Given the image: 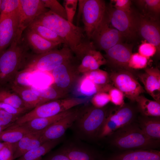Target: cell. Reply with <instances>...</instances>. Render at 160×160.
<instances>
[{"mask_svg":"<svg viewBox=\"0 0 160 160\" xmlns=\"http://www.w3.org/2000/svg\"><path fill=\"white\" fill-rule=\"evenodd\" d=\"M32 23L44 25L54 31L64 41V46L80 60L90 50L95 48L93 41L87 38L83 28L49 10L37 17Z\"/></svg>","mask_w":160,"mask_h":160,"instance_id":"obj_1","label":"cell"},{"mask_svg":"<svg viewBox=\"0 0 160 160\" xmlns=\"http://www.w3.org/2000/svg\"><path fill=\"white\" fill-rule=\"evenodd\" d=\"M20 32L9 47L0 54V83H12L18 72L25 67L29 47Z\"/></svg>","mask_w":160,"mask_h":160,"instance_id":"obj_2","label":"cell"},{"mask_svg":"<svg viewBox=\"0 0 160 160\" xmlns=\"http://www.w3.org/2000/svg\"><path fill=\"white\" fill-rule=\"evenodd\" d=\"M108 137L111 145L121 151L155 149L160 146V140L148 137L140 129L138 123L134 121L118 129Z\"/></svg>","mask_w":160,"mask_h":160,"instance_id":"obj_3","label":"cell"},{"mask_svg":"<svg viewBox=\"0 0 160 160\" xmlns=\"http://www.w3.org/2000/svg\"><path fill=\"white\" fill-rule=\"evenodd\" d=\"M108 111L106 107L98 108L92 105L80 108L71 128L79 139L87 141L94 140L97 138Z\"/></svg>","mask_w":160,"mask_h":160,"instance_id":"obj_4","label":"cell"},{"mask_svg":"<svg viewBox=\"0 0 160 160\" xmlns=\"http://www.w3.org/2000/svg\"><path fill=\"white\" fill-rule=\"evenodd\" d=\"M73 54L68 47L65 46L60 49H55L30 56L23 69L32 73L36 71L50 73L57 66L73 59Z\"/></svg>","mask_w":160,"mask_h":160,"instance_id":"obj_5","label":"cell"},{"mask_svg":"<svg viewBox=\"0 0 160 160\" xmlns=\"http://www.w3.org/2000/svg\"><path fill=\"white\" fill-rule=\"evenodd\" d=\"M78 4L77 22L81 17L84 32L90 40L105 15V2L103 0H79Z\"/></svg>","mask_w":160,"mask_h":160,"instance_id":"obj_6","label":"cell"},{"mask_svg":"<svg viewBox=\"0 0 160 160\" xmlns=\"http://www.w3.org/2000/svg\"><path fill=\"white\" fill-rule=\"evenodd\" d=\"M137 110L132 105L125 104L122 106H116L108 110L97 138L108 137L118 129L134 121Z\"/></svg>","mask_w":160,"mask_h":160,"instance_id":"obj_7","label":"cell"},{"mask_svg":"<svg viewBox=\"0 0 160 160\" xmlns=\"http://www.w3.org/2000/svg\"><path fill=\"white\" fill-rule=\"evenodd\" d=\"M106 16L112 27L119 31L124 37L135 38L137 32V17L132 13L116 9L111 6L106 8Z\"/></svg>","mask_w":160,"mask_h":160,"instance_id":"obj_8","label":"cell"},{"mask_svg":"<svg viewBox=\"0 0 160 160\" xmlns=\"http://www.w3.org/2000/svg\"><path fill=\"white\" fill-rule=\"evenodd\" d=\"M109 74L111 80L114 87L133 102H135L140 95L145 92L131 71L126 70H116Z\"/></svg>","mask_w":160,"mask_h":160,"instance_id":"obj_9","label":"cell"},{"mask_svg":"<svg viewBox=\"0 0 160 160\" xmlns=\"http://www.w3.org/2000/svg\"><path fill=\"white\" fill-rule=\"evenodd\" d=\"M73 59L59 65L50 73L53 79V84L68 94L80 74L78 68L79 65L74 63Z\"/></svg>","mask_w":160,"mask_h":160,"instance_id":"obj_10","label":"cell"},{"mask_svg":"<svg viewBox=\"0 0 160 160\" xmlns=\"http://www.w3.org/2000/svg\"><path fill=\"white\" fill-rule=\"evenodd\" d=\"M124 37L116 29L109 25L105 15L94 33L92 39L94 45L105 51L121 42Z\"/></svg>","mask_w":160,"mask_h":160,"instance_id":"obj_11","label":"cell"},{"mask_svg":"<svg viewBox=\"0 0 160 160\" xmlns=\"http://www.w3.org/2000/svg\"><path fill=\"white\" fill-rule=\"evenodd\" d=\"M19 12L0 15V54L9 47L18 33Z\"/></svg>","mask_w":160,"mask_h":160,"instance_id":"obj_12","label":"cell"},{"mask_svg":"<svg viewBox=\"0 0 160 160\" xmlns=\"http://www.w3.org/2000/svg\"><path fill=\"white\" fill-rule=\"evenodd\" d=\"M20 30L23 32L41 14L49 10L41 0H19Z\"/></svg>","mask_w":160,"mask_h":160,"instance_id":"obj_13","label":"cell"},{"mask_svg":"<svg viewBox=\"0 0 160 160\" xmlns=\"http://www.w3.org/2000/svg\"><path fill=\"white\" fill-rule=\"evenodd\" d=\"M58 150L71 160H106L97 150L77 142H67Z\"/></svg>","mask_w":160,"mask_h":160,"instance_id":"obj_14","label":"cell"},{"mask_svg":"<svg viewBox=\"0 0 160 160\" xmlns=\"http://www.w3.org/2000/svg\"><path fill=\"white\" fill-rule=\"evenodd\" d=\"M132 46L127 44L119 43L105 51V57L107 64L116 70H131L128 66L132 53Z\"/></svg>","mask_w":160,"mask_h":160,"instance_id":"obj_15","label":"cell"},{"mask_svg":"<svg viewBox=\"0 0 160 160\" xmlns=\"http://www.w3.org/2000/svg\"><path fill=\"white\" fill-rule=\"evenodd\" d=\"M137 32L145 41L153 45L157 49V53L160 51V29L156 19L145 15L137 17Z\"/></svg>","mask_w":160,"mask_h":160,"instance_id":"obj_16","label":"cell"},{"mask_svg":"<svg viewBox=\"0 0 160 160\" xmlns=\"http://www.w3.org/2000/svg\"><path fill=\"white\" fill-rule=\"evenodd\" d=\"M79 109L75 110L65 117L44 129L40 137L42 144L46 142L62 138L67 129L72 126L76 119Z\"/></svg>","mask_w":160,"mask_h":160,"instance_id":"obj_17","label":"cell"},{"mask_svg":"<svg viewBox=\"0 0 160 160\" xmlns=\"http://www.w3.org/2000/svg\"><path fill=\"white\" fill-rule=\"evenodd\" d=\"M63 108L62 105L59 100L49 101L36 107L20 116L14 124L20 125L35 119L54 116L61 113Z\"/></svg>","mask_w":160,"mask_h":160,"instance_id":"obj_18","label":"cell"},{"mask_svg":"<svg viewBox=\"0 0 160 160\" xmlns=\"http://www.w3.org/2000/svg\"><path fill=\"white\" fill-rule=\"evenodd\" d=\"M138 76L146 92L155 100L160 102V70L157 68H145V72Z\"/></svg>","mask_w":160,"mask_h":160,"instance_id":"obj_19","label":"cell"},{"mask_svg":"<svg viewBox=\"0 0 160 160\" xmlns=\"http://www.w3.org/2000/svg\"><path fill=\"white\" fill-rule=\"evenodd\" d=\"M106 160H160V151L144 149L122 151L106 157Z\"/></svg>","mask_w":160,"mask_h":160,"instance_id":"obj_20","label":"cell"},{"mask_svg":"<svg viewBox=\"0 0 160 160\" xmlns=\"http://www.w3.org/2000/svg\"><path fill=\"white\" fill-rule=\"evenodd\" d=\"M44 130L30 132L18 142L13 143L14 160L41 145L40 138Z\"/></svg>","mask_w":160,"mask_h":160,"instance_id":"obj_21","label":"cell"},{"mask_svg":"<svg viewBox=\"0 0 160 160\" xmlns=\"http://www.w3.org/2000/svg\"><path fill=\"white\" fill-rule=\"evenodd\" d=\"M24 38L29 48L36 54H42L55 49L60 44L46 40L28 28Z\"/></svg>","mask_w":160,"mask_h":160,"instance_id":"obj_22","label":"cell"},{"mask_svg":"<svg viewBox=\"0 0 160 160\" xmlns=\"http://www.w3.org/2000/svg\"><path fill=\"white\" fill-rule=\"evenodd\" d=\"M106 59L95 48L90 50L81 60L78 66L80 73L83 74L98 69L102 65L107 64Z\"/></svg>","mask_w":160,"mask_h":160,"instance_id":"obj_23","label":"cell"},{"mask_svg":"<svg viewBox=\"0 0 160 160\" xmlns=\"http://www.w3.org/2000/svg\"><path fill=\"white\" fill-rule=\"evenodd\" d=\"M30 87L23 86L13 84H12L11 87L14 92L20 98L26 109L28 110L33 109L48 102L46 100L35 94Z\"/></svg>","mask_w":160,"mask_h":160,"instance_id":"obj_24","label":"cell"},{"mask_svg":"<svg viewBox=\"0 0 160 160\" xmlns=\"http://www.w3.org/2000/svg\"><path fill=\"white\" fill-rule=\"evenodd\" d=\"M74 110L71 109L52 116L33 119L21 125L31 132L43 130L54 123L72 113Z\"/></svg>","mask_w":160,"mask_h":160,"instance_id":"obj_25","label":"cell"},{"mask_svg":"<svg viewBox=\"0 0 160 160\" xmlns=\"http://www.w3.org/2000/svg\"><path fill=\"white\" fill-rule=\"evenodd\" d=\"M138 124L140 129L148 137L160 139V117L143 116L138 119Z\"/></svg>","mask_w":160,"mask_h":160,"instance_id":"obj_26","label":"cell"},{"mask_svg":"<svg viewBox=\"0 0 160 160\" xmlns=\"http://www.w3.org/2000/svg\"><path fill=\"white\" fill-rule=\"evenodd\" d=\"M137 110L144 116L160 117V102L151 100L140 95L136 99Z\"/></svg>","mask_w":160,"mask_h":160,"instance_id":"obj_27","label":"cell"},{"mask_svg":"<svg viewBox=\"0 0 160 160\" xmlns=\"http://www.w3.org/2000/svg\"><path fill=\"white\" fill-rule=\"evenodd\" d=\"M62 139L48 141L27 152L17 160H41L61 142Z\"/></svg>","mask_w":160,"mask_h":160,"instance_id":"obj_28","label":"cell"},{"mask_svg":"<svg viewBox=\"0 0 160 160\" xmlns=\"http://www.w3.org/2000/svg\"><path fill=\"white\" fill-rule=\"evenodd\" d=\"M30 132H31L21 125H15L14 123L0 134V141L14 143Z\"/></svg>","mask_w":160,"mask_h":160,"instance_id":"obj_29","label":"cell"},{"mask_svg":"<svg viewBox=\"0 0 160 160\" xmlns=\"http://www.w3.org/2000/svg\"><path fill=\"white\" fill-rule=\"evenodd\" d=\"M77 89L80 95L89 97H92L97 92H107L109 90L107 89L97 86L84 74L79 80Z\"/></svg>","mask_w":160,"mask_h":160,"instance_id":"obj_30","label":"cell"},{"mask_svg":"<svg viewBox=\"0 0 160 160\" xmlns=\"http://www.w3.org/2000/svg\"><path fill=\"white\" fill-rule=\"evenodd\" d=\"M30 87L35 94L48 102L64 98L68 94L53 84L43 88L38 87L32 85Z\"/></svg>","mask_w":160,"mask_h":160,"instance_id":"obj_31","label":"cell"},{"mask_svg":"<svg viewBox=\"0 0 160 160\" xmlns=\"http://www.w3.org/2000/svg\"><path fill=\"white\" fill-rule=\"evenodd\" d=\"M84 74L98 86L109 89L113 86L110 74L105 71L99 68Z\"/></svg>","mask_w":160,"mask_h":160,"instance_id":"obj_32","label":"cell"},{"mask_svg":"<svg viewBox=\"0 0 160 160\" xmlns=\"http://www.w3.org/2000/svg\"><path fill=\"white\" fill-rule=\"evenodd\" d=\"M28 28L33 30L47 40L60 44H65L64 41L55 32L45 26L32 23Z\"/></svg>","mask_w":160,"mask_h":160,"instance_id":"obj_33","label":"cell"},{"mask_svg":"<svg viewBox=\"0 0 160 160\" xmlns=\"http://www.w3.org/2000/svg\"><path fill=\"white\" fill-rule=\"evenodd\" d=\"M0 103L18 108L26 109L20 98L15 92L11 93L5 90L0 91Z\"/></svg>","mask_w":160,"mask_h":160,"instance_id":"obj_34","label":"cell"},{"mask_svg":"<svg viewBox=\"0 0 160 160\" xmlns=\"http://www.w3.org/2000/svg\"><path fill=\"white\" fill-rule=\"evenodd\" d=\"M136 1L140 6L148 12L145 16L151 17V14L156 16L160 13V0H143Z\"/></svg>","mask_w":160,"mask_h":160,"instance_id":"obj_35","label":"cell"},{"mask_svg":"<svg viewBox=\"0 0 160 160\" xmlns=\"http://www.w3.org/2000/svg\"><path fill=\"white\" fill-rule=\"evenodd\" d=\"M148 62V59L138 53H132L129 59L128 66L131 70L145 68Z\"/></svg>","mask_w":160,"mask_h":160,"instance_id":"obj_36","label":"cell"},{"mask_svg":"<svg viewBox=\"0 0 160 160\" xmlns=\"http://www.w3.org/2000/svg\"><path fill=\"white\" fill-rule=\"evenodd\" d=\"M45 7L53 13L67 20L65 11L63 7L56 0H41Z\"/></svg>","mask_w":160,"mask_h":160,"instance_id":"obj_37","label":"cell"},{"mask_svg":"<svg viewBox=\"0 0 160 160\" xmlns=\"http://www.w3.org/2000/svg\"><path fill=\"white\" fill-rule=\"evenodd\" d=\"M19 0H2L0 15H7L19 10Z\"/></svg>","mask_w":160,"mask_h":160,"instance_id":"obj_38","label":"cell"},{"mask_svg":"<svg viewBox=\"0 0 160 160\" xmlns=\"http://www.w3.org/2000/svg\"><path fill=\"white\" fill-rule=\"evenodd\" d=\"M110 102L108 93L103 92L96 93L92 97L91 100L92 105L98 108L105 107Z\"/></svg>","mask_w":160,"mask_h":160,"instance_id":"obj_39","label":"cell"},{"mask_svg":"<svg viewBox=\"0 0 160 160\" xmlns=\"http://www.w3.org/2000/svg\"><path fill=\"white\" fill-rule=\"evenodd\" d=\"M110 102L116 106H122L125 104L124 95L119 89L113 86L108 90Z\"/></svg>","mask_w":160,"mask_h":160,"instance_id":"obj_40","label":"cell"},{"mask_svg":"<svg viewBox=\"0 0 160 160\" xmlns=\"http://www.w3.org/2000/svg\"><path fill=\"white\" fill-rule=\"evenodd\" d=\"M78 0H65L64 1V8L66 13L67 20L73 23Z\"/></svg>","mask_w":160,"mask_h":160,"instance_id":"obj_41","label":"cell"},{"mask_svg":"<svg viewBox=\"0 0 160 160\" xmlns=\"http://www.w3.org/2000/svg\"><path fill=\"white\" fill-rule=\"evenodd\" d=\"M31 74V72L23 69L20 71L15 75L12 84L23 86H30L32 85L28 79Z\"/></svg>","mask_w":160,"mask_h":160,"instance_id":"obj_42","label":"cell"},{"mask_svg":"<svg viewBox=\"0 0 160 160\" xmlns=\"http://www.w3.org/2000/svg\"><path fill=\"white\" fill-rule=\"evenodd\" d=\"M145 41L139 46L138 53L148 59L157 53V49L153 45Z\"/></svg>","mask_w":160,"mask_h":160,"instance_id":"obj_43","label":"cell"},{"mask_svg":"<svg viewBox=\"0 0 160 160\" xmlns=\"http://www.w3.org/2000/svg\"><path fill=\"white\" fill-rule=\"evenodd\" d=\"M111 6L114 8L128 13H132L131 1L129 0H112Z\"/></svg>","mask_w":160,"mask_h":160,"instance_id":"obj_44","label":"cell"},{"mask_svg":"<svg viewBox=\"0 0 160 160\" xmlns=\"http://www.w3.org/2000/svg\"><path fill=\"white\" fill-rule=\"evenodd\" d=\"M19 117L0 110V126L11 125L14 123Z\"/></svg>","mask_w":160,"mask_h":160,"instance_id":"obj_45","label":"cell"},{"mask_svg":"<svg viewBox=\"0 0 160 160\" xmlns=\"http://www.w3.org/2000/svg\"><path fill=\"white\" fill-rule=\"evenodd\" d=\"M13 144L7 143L0 151V160H14Z\"/></svg>","mask_w":160,"mask_h":160,"instance_id":"obj_46","label":"cell"},{"mask_svg":"<svg viewBox=\"0 0 160 160\" xmlns=\"http://www.w3.org/2000/svg\"><path fill=\"white\" fill-rule=\"evenodd\" d=\"M0 110H3L11 114L20 116L28 111L25 108H18L1 103H0Z\"/></svg>","mask_w":160,"mask_h":160,"instance_id":"obj_47","label":"cell"},{"mask_svg":"<svg viewBox=\"0 0 160 160\" xmlns=\"http://www.w3.org/2000/svg\"><path fill=\"white\" fill-rule=\"evenodd\" d=\"M41 160H71L59 150L47 155Z\"/></svg>","mask_w":160,"mask_h":160,"instance_id":"obj_48","label":"cell"},{"mask_svg":"<svg viewBox=\"0 0 160 160\" xmlns=\"http://www.w3.org/2000/svg\"><path fill=\"white\" fill-rule=\"evenodd\" d=\"M14 124L13 123L11 125L6 126H0V134L1 132L2 131H3L5 129L8 127H9V126H11V125H12Z\"/></svg>","mask_w":160,"mask_h":160,"instance_id":"obj_49","label":"cell"},{"mask_svg":"<svg viewBox=\"0 0 160 160\" xmlns=\"http://www.w3.org/2000/svg\"><path fill=\"white\" fill-rule=\"evenodd\" d=\"M7 143H5L0 141V151Z\"/></svg>","mask_w":160,"mask_h":160,"instance_id":"obj_50","label":"cell"},{"mask_svg":"<svg viewBox=\"0 0 160 160\" xmlns=\"http://www.w3.org/2000/svg\"><path fill=\"white\" fill-rule=\"evenodd\" d=\"M1 0H0V15L1 13Z\"/></svg>","mask_w":160,"mask_h":160,"instance_id":"obj_51","label":"cell"}]
</instances>
